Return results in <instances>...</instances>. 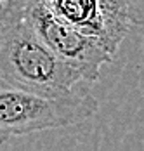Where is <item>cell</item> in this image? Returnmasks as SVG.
Instances as JSON below:
<instances>
[{"label":"cell","instance_id":"obj_1","mask_svg":"<svg viewBox=\"0 0 144 151\" xmlns=\"http://www.w3.org/2000/svg\"><path fill=\"white\" fill-rule=\"evenodd\" d=\"M5 16L0 28V80L43 96H61L84 76L42 42L24 17V0H4Z\"/></svg>","mask_w":144,"mask_h":151},{"label":"cell","instance_id":"obj_2","mask_svg":"<svg viewBox=\"0 0 144 151\" xmlns=\"http://www.w3.org/2000/svg\"><path fill=\"white\" fill-rule=\"evenodd\" d=\"M99 101L89 94L43 96L0 80V144L17 136L76 125L94 116Z\"/></svg>","mask_w":144,"mask_h":151},{"label":"cell","instance_id":"obj_3","mask_svg":"<svg viewBox=\"0 0 144 151\" xmlns=\"http://www.w3.org/2000/svg\"><path fill=\"white\" fill-rule=\"evenodd\" d=\"M23 11L43 44L61 59L78 68L84 80L96 82L99 78L101 66L113 61V54L99 38L76 30L47 9L40 0H24Z\"/></svg>","mask_w":144,"mask_h":151},{"label":"cell","instance_id":"obj_4","mask_svg":"<svg viewBox=\"0 0 144 151\" xmlns=\"http://www.w3.org/2000/svg\"><path fill=\"white\" fill-rule=\"evenodd\" d=\"M76 30L99 38L115 56L129 33L130 17L122 0H40Z\"/></svg>","mask_w":144,"mask_h":151},{"label":"cell","instance_id":"obj_5","mask_svg":"<svg viewBox=\"0 0 144 151\" xmlns=\"http://www.w3.org/2000/svg\"><path fill=\"white\" fill-rule=\"evenodd\" d=\"M122 4L127 9L130 23L135 26H141L144 23V0H122Z\"/></svg>","mask_w":144,"mask_h":151},{"label":"cell","instance_id":"obj_6","mask_svg":"<svg viewBox=\"0 0 144 151\" xmlns=\"http://www.w3.org/2000/svg\"><path fill=\"white\" fill-rule=\"evenodd\" d=\"M4 16H5V2L0 0V28H2V23H4Z\"/></svg>","mask_w":144,"mask_h":151}]
</instances>
